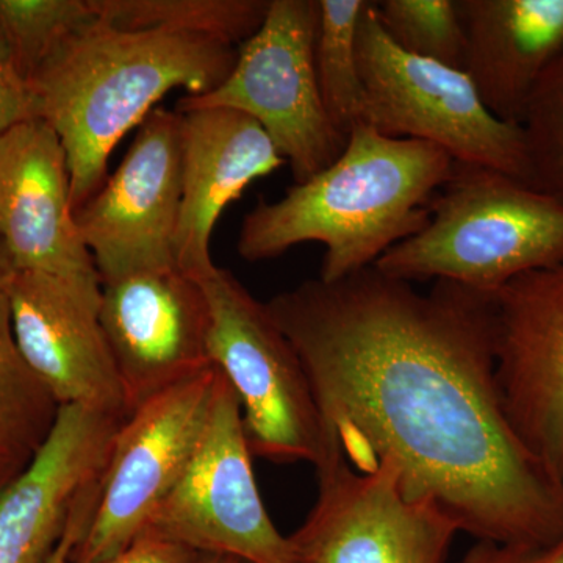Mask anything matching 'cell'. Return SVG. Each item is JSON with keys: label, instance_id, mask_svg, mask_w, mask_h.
Masks as SVG:
<instances>
[{"label": "cell", "instance_id": "6da1fadb", "mask_svg": "<svg viewBox=\"0 0 563 563\" xmlns=\"http://www.w3.org/2000/svg\"><path fill=\"white\" fill-rule=\"evenodd\" d=\"M266 307L354 468L391 463L407 493L477 540H563V484L504 410L492 292L448 280L422 292L373 265L302 282Z\"/></svg>", "mask_w": 563, "mask_h": 563}, {"label": "cell", "instance_id": "7a4b0ae2", "mask_svg": "<svg viewBox=\"0 0 563 563\" xmlns=\"http://www.w3.org/2000/svg\"><path fill=\"white\" fill-rule=\"evenodd\" d=\"M454 163L435 144L388 139L358 122L332 165L291 185L279 201L257 202L244 217L236 251L243 261L263 262L321 243L320 279H344L428 225Z\"/></svg>", "mask_w": 563, "mask_h": 563}, {"label": "cell", "instance_id": "3957f363", "mask_svg": "<svg viewBox=\"0 0 563 563\" xmlns=\"http://www.w3.org/2000/svg\"><path fill=\"white\" fill-rule=\"evenodd\" d=\"M235 62V47L221 41L125 31L98 16L66 40L29 87L36 118L68 155L74 211L101 190L111 152L169 91L214 90Z\"/></svg>", "mask_w": 563, "mask_h": 563}, {"label": "cell", "instance_id": "277c9868", "mask_svg": "<svg viewBox=\"0 0 563 563\" xmlns=\"http://www.w3.org/2000/svg\"><path fill=\"white\" fill-rule=\"evenodd\" d=\"M562 262V202L507 174L455 162L428 225L374 266L410 284L448 280L495 292Z\"/></svg>", "mask_w": 563, "mask_h": 563}, {"label": "cell", "instance_id": "5b68a950", "mask_svg": "<svg viewBox=\"0 0 563 563\" xmlns=\"http://www.w3.org/2000/svg\"><path fill=\"white\" fill-rule=\"evenodd\" d=\"M199 284L210 307L211 363L239 396L252 457L318 468L339 448L290 340L229 269L214 266Z\"/></svg>", "mask_w": 563, "mask_h": 563}, {"label": "cell", "instance_id": "8992f818", "mask_svg": "<svg viewBox=\"0 0 563 563\" xmlns=\"http://www.w3.org/2000/svg\"><path fill=\"white\" fill-rule=\"evenodd\" d=\"M363 120L388 139L442 147L454 162L526 180L521 125L493 117L465 70L399 49L384 31L374 2L357 32Z\"/></svg>", "mask_w": 563, "mask_h": 563}, {"label": "cell", "instance_id": "52a82bcc", "mask_svg": "<svg viewBox=\"0 0 563 563\" xmlns=\"http://www.w3.org/2000/svg\"><path fill=\"white\" fill-rule=\"evenodd\" d=\"M320 0H269L262 27L236 51L229 76L214 90L185 95L176 111L229 109L262 125L295 184L339 158L344 143L322 106L314 43Z\"/></svg>", "mask_w": 563, "mask_h": 563}, {"label": "cell", "instance_id": "ba28073f", "mask_svg": "<svg viewBox=\"0 0 563 563\" xmlns=\"http://www.w3.org/2000/svg\"><path fill=\"white\" fill-rule=\"evenodd\" d=\"M143 536L243 563H299L290 539L263 504L242 404L221 372L198 450L179 484L151 515Z\"/></svg>", "mask_w": 563, "mask_h": 563}, {"label": "cell", "instance_id": "9c48e42d", "mask_svg": "<svg viewBox=\"0 0 563 563\" xmlns=\"http://www.w3.org/2000/svg\"><path fill=\"white\" fill-rule=\"evenodd\" d=\"M217 366L141 404L121 422L87 531L70 563H101L128 550L187 472L209 422Z\"/></svg>", "mask_w": 563, "mask_h": 563}, {"label": "cell", "instance_id": "30bf717a", "mask_svg": "<svg viewBox=\"0 0 563 563\" xmlns=\"http://www.w3.org/2000/svg\"><path fill=\"white\" fill-rule=\"evenodd\" d=\"M318 498L288 539L299 563H446L459 528L404 488L388 462L354 468L336 450L317 468Z\"/></svg>", "mask_w": 563, "mask_h": 563}, {"label": "cell", "instance_id": "8fae6325", "mask_svg": "<svg viewBox=\"0 0 563 563\" xmlns=\"http://www.w3.org/2000/svg\"><path fill=\"white\" fill-rule=\"evenodd\" d=\"M181 199V114L152 110L131 150L74 220L101 284L177 268L174 236Z\"/></svg>", "mask_w": 563, "mask_h": 563}, {"label": "cell", "instance_id": "7c38bea8", "mask_svg": "<svg viewBox=\"0 0 563 563\" xmlns=\"http://www.w3.org/2000/svg\"><path fill=\"white\" fill-rule=\"evenodd\" d=\"M496 379L521 442L563 484V262L492 292Z\"/></svg>", "mask_w": 563, "mask_h": 563}, {"label": "cell", "instance_id": "4fadbf2b", "mask_svg": "<svg viewBox=\"0 0 563 563\" xmlns=\"http://www.w3.org/2000/svg\"><path fill=\"white\" fill-rule=\"evenodd\" d=\"M99 321L120 373L129 412L213 368L210 307L199 280L179 268L102 284Z\"/></svg>", "mask_w": 563, "mask_h": 563}, {"label": "cell", "instance_id": "5bb4252c", "mask_svg": "<svg viewBox=\"0 0 563 563\" xmlns=\"http://www.w3.org/2000/svg\"><path fill=\"white\" fill-rule=\"evenodd\" d=\"M0 246L14 272L49 274L101 296V277L74 220L68 155L40 118L0 135Z\"/></svg>", "mask_w": 563, "mask_h": 563}, {"label": "cell", "instance_id": "9a60e30c", "mask_svg": "<svg viewBox=\"0 0 563 563\" xmlns=\"http://www.w3.org/2000/svg\"><path fill=\"white\" fill-rule=\"evenodd\" d=\"M10 302L21 354L58 406L129 418L120 373L99 321L101 296L49 274L14 272Z\"/></svg>", "mask_w": 563, "mask_h": 563}, {"label": "cell", "instance_id": "2e32d148", "mask_svg": "<svg viewBox=\"0 0 563 563\" xmlns=\"http://www.w3.org/2000/svg\"><path fill=\"white\" fill-rule=\"evenodd\" d=\"M122 420L62 406L38 454L0 493V563H47L74 514L98 496Z\"/></svg>", "mask_w": 563, "mask_h": 563}, {"label": "cell", "instance_id": "e0dca14e", "mask_svg": "<svg viewBox=\"0 0 563 563\" xmlns=\"http://www.w3.org/2000/svg\"><path fill=\"white\" fill-rule=\"evenodd\" d=\"M181 114V199L174 236L177 268L199 280L214 269L211 236L229 203L285 161L261 124L240 111Z\"/></svg>", "mask_w": 563, "mask_h": 563}, {"label": "cell", "instance_id": "ac0fdd59", "mask_svg": "<svg viewBox=\"0 0 563 563\" xmlns=\"http://www.w3.org/2000/svg\"><path fill=\"white\" fill-rule=\"evenodd\" d=\"M466 65L493 117L520 125L548 68L563 54V0H455Z\"/></svg>", "mask_w": 563, "mask_h": 563}, {"label": "cell", "instance_id": "d6986e66", "mask_svg": "<svg viewBox=\"0 0 563 563\" xmlns=\"http://www.w3.org/2000/svg\"><path fill=\"white\" fill-rule=\"evenodd\" d=\"M13 274L0 246V476L9 483L38 454L60 409L18 346L10 302Z\"/></svg>", "mask_w": 563, "mask_h": 563}, {"label": "cell", "instance_id": "ffe728a7", "mask_svg": "<svg viewBox=\"0 0 563 563\" xmlns=\"http://www.w3.org/2000/svg\"><path fill=\"white\" fill-rule=\"evenodd\" d=\"M99 20L125 31H166L235 46L262 27L269 0H90Z\"/></svg>", "mask_w": 563, "mask_h": 563}, {"label": "cell", "instance_id": "44dd1931", "mask_svg": "<svg viewBox=\"0 0 563 563\" xmlns=\"http://www.w3.org/2000/svg\"><path fill=\"white\" fill-rule=\"evenodd\" d=\"M368 0H320L314 68L322 106L344 146L363 120L357 32Z\"/></svg>", "mask_w": 563, "mask_h": 563}, {"label": "cell", "instance_id": "7402d4cb", "mask_svg": "<svg viewBox=\"0 0 563 563\" xmlns=\"http://www.w3.org/2000/svg\"><path fill=\"white\" fill-rule=\"evenodd\" d=\"M95 18L90 0H0V54L31 84L62 44Z\"/></svg>", "mask_w": 563, "mask_h": 563}, {"label": "cell", "instance_id": "603a6c76", "mask_svg": "<svg viewBox=\"0 0 563 563\" xmlns=\"http://www.w3.org/2000/svg\"><path fill=\"white\" fill-rule=\"evenodd\" d=\"M374 9L399 49L465 70L468 43L455 0H380Z\"/></svg>", "mask_w": 563, "mask_h": 563}, {"label": "cell", "instance_id": "cb8c5ba5", "mask_svg": "<svg viewBox=\"0 0 563 563\" xmlns=\"http://www.w3.org/2000/svg\"><path fill=\"white\" fill-rule=\"evenodd\" d=\"M520 125L525 184L563 203V54L537 84Z\"/></svg>", "mask_w": 563, "mask_h": 563}, {"label": "cell", "instance_id": "d4e9b609", "mask_svg": "<svg viewBox=\"0 0 563 563\" xmlns=\"http://www.w3.org/2000/svg\"><path fill=\"white\" fill-rule=\"evenodd\" d=\"M459 563H563V540L553 544L477 540Z\"/></svg>", "mask_w": 563, "mask_h": 563}, {"label": "cell", "instance_id": "484cf974", "mask_svg": "<svg viewBox=\"0 0 563 563\" xmlns=\"http://www.w3.org/2000/svg\"><path fill=\"white\" fill-rule=\"evenodd\" d=\"M33 118L36 110L31 87L0 54V135Z\"/></svg>", "mask_w": 563, "mask_h": 563}, {"label": "cell", "instance_id": "4316f807", "mask_svg": "<svg viewBox=\"0 0 563 563\" xmlns=\"http://www.w3.org/2000/svg\"><path fill=\"white\" fill-rule=\"evenodd\" d=\"M202 554L190 548L154 537H139L122 553L101 563H199Z\"/></svg>", "mask_w": 563, "mask_h": 563}, {"label": "cell", "instance_id": "83f0119b", "mask_svg": "<svg viewBox=\"0 0 563 563\" xmlns=\"http://www.w3.org/2000/svg\"><path fill=\"white\" fill-rule=\"evenodd\" d=\"M91 520V509L88 506L80 507L74 514L73 520L66 529L65 537H63L60 544H58L55 553L52 554L51 561L47 563H68L70 551L79 543L85 531H87L88 523Z\"/></svg>", "mask_w": 563, "mask_h": 563}, {"label": "cell", "instance_id": "f1b7e54d", "mask_svg": "<svg viewBox=\"0 0 563 563\" xmlns=\"http://www.w3.org/2000/svg\"><path fill=\"white\" fill-rule=\"evenodd\" d=\"M199 563H243L236 559L228 558V555H202Z\"/></svg>", "mask_w": 563, "mask_h": 563}, {"label": "cell", "instance_id": "f546056e", "mask_svg": "<svg viewBox=\"0 0 563 563\" xmlns=\"http://www.w3.org/2000/svg\"><path fill=\"white\" fill-rule=\"evenodd\" d=\"M9 484H10L9 481L3 479V477L0 476V493H2L3 488H5L7 485H9Z\"/></svg>", "mask_w": 563, "mask_h": 563}]
</instances>
